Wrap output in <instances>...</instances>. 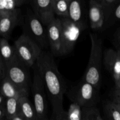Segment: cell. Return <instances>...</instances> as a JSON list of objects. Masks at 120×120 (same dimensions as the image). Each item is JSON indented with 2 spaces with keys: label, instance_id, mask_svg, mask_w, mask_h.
Returning <instances> with one entry per match:
<instances>
[{
  "label": "cell",
  "instance_id": "cell-22",
  "mask_svg": "<svg viewBox=\"0 0 120 120\" xmlns=\"http://www.w3.org/2000/svg\"><path fill=\"white\" fill-rule=\"evenodd\" d=\"M104 111L109 120H120V112L118 108L112 101H109L104 104Z\"/></svg>",
  "mask_w": 120,
  "mask_h": 120
},
{
  "label": "cell",
  "instance_id": "cell-15",
  "mask_svg": "<svg viewBox=\"0 0 120 120\" xmlns=\"http://www.w3.org/2000/svg\"><path fill=\"white\" fill-rule=\"evenodd\" d=\"M23 120H36V115L34 105L30 103L28 95L19 98V114Z\"/></svg>",
  "mask_w": 120,
  "mask_h": 120
},
{
  "label": "cell",
  "instance_id": "cell-16",
  "mask_svg": "<svg viewBox=\"0 0 120 120\" xmlns=\"http://www.w3.org/2000/svg\"><path fill=\"white\" fill-rule=\"evenodd\" d=\"M0 55L5 65L18 58L14 46L11 45L5 38H0Z\"/></svg>",
  "mask_w": 120,
  "mask_h": 120
},
{
  "label": "cell",
  "instance_id": "cell-18",
  "mask_svg": "<svg viewBox=\"0 0 120 120\" xmlns=\"http://www.w3.org/2000/svg\"><path fill=\"white\" fill-rule=\"evenodd\" d=\"M19 98H11L6 99L5 103L6 120L12 119L19 114Z\"/></svg>",
  "mask_w": 120,
  "mask_h": 120
},
{
  "label": "cell",
  "instance_id": "cell-10",
  "mask_svg": "<svg viewBox=\"0 0 120 120\" xmlns=\"http://www.w3.org/2000/svg\"><path fill=\"white\" fill-rule=\"evenodd\" d=\"M48 42L52 55L60 56L62 23L60 18H55L46 26Z\"/></svg>",
  "mask_w": 120,
  "mask_h": 120
},
{
  "label": "cell",
  "instance_id": "cell-8",
  "mask_svg": "<svg viewBox=\"0 0 120 120\" xmlns=\"http://www.w3.org/2000/svg\"><path fill=\"white\" fill-rule=\"evenodd\" d=\"M6 66V77L14 84L28 89L29 76L26 66L18 58Z\"/></svg>",
  "mask_w": 120,
  "mask_h": 120
},
{
  "label": "cell",
  "instance_id": "cell-25",
  "mask_svg": "<svg viewBox=\"0 0 120 120\" xmlns=\"http://www.w3.org/2000/svg\"><path fill=\"white\" fill-rule=\"evenodd\" d=\"M6 76V66L0 55V82H2Z\"/></svg>",
  "mask_w": 120,
  "mask_h": 120
},
{
  "label": "cell",
  "instance_id": "cell-5",
  "mask_svg": "<svg viewBox=\"0 0 120 120\" xmlns=\"http://www.w3.org/2000/svg\"><path fill=\"white\" fill-rule=\"evenodd\" d=\"M33 105L36 115V120H47L48 105L46 99L45 89L37 67L34 66L32 84Z\"/></svg>",
  "mask_w": 120,
  "mask_h": 120
},
{
  "label": "cell",
  "instance_id": "cell-17",
  "mask_svg": "<svg viewBox=\"0 0 120 120\" xmlns=\"http://www.w3.org/2000/svg\"><path fill=\"white\" fill-rule=\"evenodd\" d=\"M69 19L74 23L84 25L83 22V9L81 1L71 0L69 9Z\"/></svg>",
  "mask_w": 120,
  "mask_h": 120
},
{
  "label": "cell",
  "instance_id": "cell-14",
  "mask_svg": "<svg viewBox=\"0 0 120 120\" xmlns=\"http://www.w3.org/2000/svg\"><path fill=\"white\" fill-rule=\"evenodd\" d=\"M28 89H22L18 87L5 76L1 82L0 93L6 99L19 98L22 96L28 95Z\"/></svg>",
  "mask_w": 120,
  "mask_h": 120
},
{
  "label": "cell",
  "instance_id": "cell-4",
  "mask_svg": "<svg viewBox=\"0 0 120 120\" xmlns=\"http://www.w3.org/2000/svg\"><path fill=\"white\" fill-rule=\"evenodd\" d=\"M23 30V34L35 41L42 49L49 46L46 29L30 8L27 9L25 15Z\"/></svg>",
  "mask_w": 120,
  "mask_h": 120
},
{
  "label": "cell",
  "instance_id": "cell-32",
  "mask_svg": "<svg viewBox=\"0 0 120 120\" xmlns=\"http://www.w3.org/2000/svg\"><path fill=\"white\" fill-rule=\"evenodd\" d=\"M116 87L118 88V89H120V82H118V83H117V84H116Z\"/></svg>",
  "mask_w": 120,
  "mask_h": 120
},
{
  "label": "cell",
  "instance_id": "cell-27",
  "mask_svg": "<svg viewBox=\"0 0 120 120\" xmlns=\"http://www.w3.org/2000/svg\"><path fill=\"white\" fill-rule=\"evenodd\" d=\"M112 15L113 16L114 18L116 19H120V4H118L117 7H116ZM112 15H111V16H112Z\"/></svg>",
  "mask_w": 120,
  "mask_h": 120
},
{
  "label": "cell",
  "instance_id": "cell-26",
  "mask_svg": "<svg viewBox=\"0 0 120 120\" xmlns=\"http://www.w3.org/2000/svg\"><path fill=\"white\" fill-rule=\"evenodd\" d=\"M112 101L120 106V90L117 87L112 94Z\"/></svg>",
  "mask_w": 120,
  "mask_h": 120
},
{
  "label": "cell",
  "instance_id": "cell-33",
  "mask_svg": "<svg viewBox=\"0 0 120 120\" xmlns=\"http://www.w3.org/2000/svg\"><path fill=\"white\" fill-rule=\"evenodd\" d=\"M68 120V119H67V117H66V116H65V117H63V118H60V119L59 120Z\"/></svg>",
  "mask_w": 120,
  "mask_h": 120
},
{
  "label": "cell",
  "instance_id": "cell-23",
  "mask_svg": "<svg viewBox=\"0 0 120 120\" xmlns=\"http://www.w3.org/2000/svg\"><path fill=\"white\" fill-rule=\"evenodd\" d=\"M104 11L105 22L109 20L117 5L119 4L118 0H97Z\"/></svg>",
  "mask_w": 120,
  "mask_h": 120
},
{
  "label": "cell",
  "instance_id": "cell-35",
  "mask_svg": "<svg viewBox=\"0 0 120 120\" xmlns=\"http://www.w3.org/2000/svg\"><path fill=\"white\" fill-rule=\"evenodd\" d=\"M117 107H118V110H119V111H120V105H117Z\"/></svg>",
  "mask_w": 120,
  "mask_h": 120
},
{
  "label": "cell",
  "instance_id": "cell-2",
  "mask_svg": "<svg viewBox=\"0 0 120 120\" xmlns=\"http://www.w3.org/2000/svg\"><path fill=\"white\" fill-rule=\"evenodd\" d=\"M91 50L83 81L99 89L101 81V66L103 60V41L95 34H90Z\"/></svg>",
  "mask_w": 120,
  "mask_h": 120
},
{
  "label": "cell",
  "instance_id": "cell-36",
  "mask_svg": "<svg viewBox=\"0 0 120 120\" xmlns=\"http://www.w3.org/2000/svg\"></svg>",
  "mask_w": 120,
  "mask_h": 120
},
{
  "label": "cell",
  "instance_id": "cell-28",
  "mask_svg": "<svg viewBox=\"0 0 120 120\" xmlns=\"http://www.w3.org/2000/svg\"><path fill=\"white\" fill-rule=\"evenodd\" d=\"M4 117H5V104H2L0 107V120H4Z\"/></svg>",
  "mask_w": 120,
  "mask_h": 120
},
{
  "label": "cell",
  "instance_id": "cell-7",
  "mask_svg": "<svg viewBox=\"0 0 120 120\" xmlns=\"http://www.w3.org/2000/svg\"><path fill=\"white\" fill-rule=\"evenodd\" d=\"M98 89L83 80L73 90L71 99L83 108L95 107L98 100Z\"/></svg>",
  "mask_w": 120,
  "mask_h": 120
},
{
  "label": "cell",
  "instance_id": "cell-13",
  "mask_svg": "<svg viewBox=\"0 0 120 120\" xmlns=\"http://www.w3.org/2000/svg\"><path fill=\"white\" fill-rule=\"evenodd\" d=\"M89 17L91 29H101L105 22L104 11L97 0H91L89 2Z\"/></svg>",
  "mask_w": 120,
  "mask_h": 120
},
{
  "label": "cell",
  "instance_id": "cell-19",
  "mask_svg": "<svg viewBox=\"0 0 120 120\" xmlns=\"http://www.w3.org/2000/svg\"><path fill=\"white\" fill-rule=\"evenodd\" d=\"M71 0H53V9L55 15L60 18H69V9Z\"/></svg>",
  "mask_w": 120,
  "mask_h": 120
},
{
  "label": "cell",
  "instance_id": "cell-9",
  "mask_svg": "<svg viewBox=\"0 0 120 120\" xmlns=\"http://www.w3.org/2000/svg\"><path fill=\"white\" fill-rule=\"evenodd\" d=\"M31 9L44 26H46L56 18L53 9V0H35L30 1Z\"/></svg>",
  "mask_w": 120,
  "mask_h": 120
},
{
  "label": "cell",
  "instance_id": "cell-31",
  "mask_svg": "<svg viewBox=\"0 0 120 120\" xmlns=\"http://www.w3.org/2000/svg\"><path fill=\"white\" fill-rule=\"evenodd\" d=\"M9 120H23L22 119V118L19 116V115H18V116H16V117H14V118Z\"/></svg>",
  "mask_w": 120,
  "mask_h": 120
},
{
  "label": "cell",
  "instance_id": "cell-20",
  "mask_svg": "<svg viewBox=\"0 0 120 120\" xmlns=\"http://www.w3.org/2000/svg\"><path fill=\"white\" fill-rule=\"evenodd\" d=\"M27 2L26 0H0V13L16 10Z\"/></svg>",
  "mask_w": 120,
  "mask_h": 120
},
{
  "label": "cell",
  "instance_id": "cell-12",
  "mask_svg": "<svg viewBox=\"0 0 120 120\" xmlns=\"http://www.w3.org/2000/svg\"><path fill=\"white\" fill-rule=\"evenodd\" d=\"M103 62L117 84L120 80V56L117 51L112 49L105 50L103 54Z\"/></svg>",
  "mask_w": 120,
  "mask_h": 120
},
{
  "label": "cell",
  "instance_id": "cell-6",
  "mask_svg": "<svg viewBox=\"0 0 120 120\" xmlns=\"http://www.w3.org/2000/svg\"><path fill=\"white\" fill-rule=\"evenodd\" d=\"M60 20L62 23L60 56H63L69 54L73 50L84 26V25L74 23L69 18H60Z\"/></svg>",
  "mask_w": 120,
  "mask_h": 120
},
{
  "label": "cell",
  "instance_id": "cell-1",
  "mask_svg": "<svg viewBox=\"0 0 120 120\" xmlns=\"http://www.w3.org/2000/svg\"><path fill=\"white\" fill-rule=\"evenodd\" d=\"M42 77L45 91L52 104L53 117L55 120L66 116L63 109V95L66 84L59 71L53 56L49 52H42L35 64Z\"/></svg>",
  "mask_w": 120,
  "mask_h": 120
},
{
  "label": "cell",
  "instance_id": "cell-34",
  "mask_svg": "<svg viewBox=\"0 0 120 120\" xmlns=\"http://www.w3.org/2000/svg\"><path fill=\"white\" fill-rule=\"evenodd\" d=\"M117 53H118V55H119V56H120V50H118V51H117Z\"/></svg>",
  "mask_w": 120,
  "mask_h": 120
},
{
  "label": "cell",
  "instance_id": "cell-30",
  "mask_svg": "<svg viewBox=\"0 0 120 120\" xmlns=\"http://www.w3.org/2000/svg\"><path fill=\"white\" fill-rule=\"evenodd\" d=\"M5 98V97H4V96H2L1 93H0V107H1L2 104H3V102H4V101Z\"/></svg>",
  "mask_w": 120,
  "mask_h": 120
},
{
  "label": "cell",
  "instance_id": "cell-3",
  "mask_svg": "<svg viewBox=\"0 0 120 120\" xmlns=\"http://www.w3.org/2000/svg\"><path fill=\"white\" fill-rule=\"evenodd\" d=\"M14 46L18 59L28 68L35 66L43 52L35 41L24 34L15 41Z\"/></svg>",
  "mask_w": 120,
  "mask_h": 120
},
{
  "label": "cell",
  "instance_id": "cell-11",
  "mask_svg": "<svg viewBox=\"0 0 120 120\" xmlns=\"http://www.w3.org/2000/svg\"><path fill=\"white\" fill-rule=\"evenodd\" d=\"M19 9L8 12L0 13V37L8 39L19 20Z\"/></svg>",
  "mask_w": 120,
  "mask_h": 120
},
{
  "label": "cell",
  "instance_id": "cell-24",
  "mask_svg": "<svg viewBox=\"0 0 120 120\" xmlns=\"http://www.w3.org/2000/svg\"><path fill=\"white\" fill-rule=\"evenodd\" d=\"M84 120H103L99 110L95 107L83 108Z\"/></svg>",
  "mask_w": 120,
  "mask_h": 120
},
{
  "label": "cell",
  "instance_id": "cell-29",
  "mask_svg": "<svg viewBox=\"0 0 120 120\" xmlns=\"http://www.w3.org/2000/svg\"><path fill=\"white\" fill-rule=\"evenodd\" d=\"M116 39L117 42L120 43V29H118V31L117 32L116 34Z\"/></svg>",
  "mask_w": 120,
  "mask_h": 120
},
{
  "label": "cell",
  "instance_id": "cell-21",
  "mask_svg": "<svg viewBox=\"0 0 120 120\" xmlns=\"http://www.w3.org/2000/svg\"><path fill=\"white\" fill-rule=\"evenodd\" d=\"M68 120H84V110L77 103L73 102L66 112Z\"/></svg>",
  "mask_w": 120,
  "mask_h": 120
}]
</instances>
